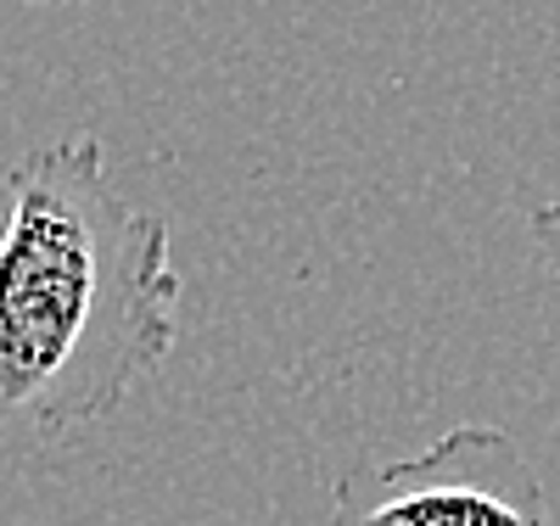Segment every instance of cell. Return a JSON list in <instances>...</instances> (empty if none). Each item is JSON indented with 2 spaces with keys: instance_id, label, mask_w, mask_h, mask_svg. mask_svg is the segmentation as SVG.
Returning a JSON list of instances; mask_svg holds the SVG:
<instances>
[{
  "instance_id": "cell-1",
  "label": "cell",
  "mask_w": 560,
  "mask_h": 526,
  "mask_svg": "<svg viewBox=\"0 0 560 526\" xmlns=\"http://www.w3.org/2000/svg\"><path fill=\"white\" fill-rule=\"evenodd\" d=\"M0 202V425L62 443L174 353L168 219L124 197L96 135L18 157Z\"/></svg>"
},
{
  "instance_id": "cell-4",
  "label": "cell",
  "mask_w": 560,
  "mask_h": 526,
  "mask_svg": "<svg viewBox=\"0 0 560 526\" xmlns=\"http://www.w3.org/2000/svg\"><path fill=\"white\" fill-rule=\"evenodd\" d=\"M34 7H39V0H34Z\"/></svg>"
},
{
  "instance_id": "cell-2",
  "label": "cell",
  "mask_w": 560,
  "mask_h": 526,
  "mask_svg": "<svg viewBox=\"0 0 560 526\" xmlns=\"http://www.w3.org/2000/svg\"><path fill=\"white\" fill-rule=\"evenodd\" d=\"M337 526H549V499L499 425H454L420 454L353 465Z\"/></svg>"
},
{
  "instance_id": "cell-3",
  "label": "cell",
  "mask_w": 560,
  "mask_h": 526,
  "mask_svg": "<svg viewBox=\"0 0 560 526\" xmlns=\"http://www.w3.org/2000/svg\"><path fill=\"white\" fill-rule=\"evenodd\" d=\"M533 242H538V253H544V264H549V274L560 285V202H544L533 213Z\"/></svg>"
}]
</instances>
